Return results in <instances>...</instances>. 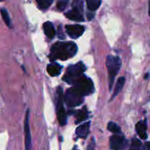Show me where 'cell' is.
<instances>
[{"label": "cell", "instance_id": "cell-1", "mask_svg": "<svg viewBox=\"0 0 150 150\" xmlns=\"http://www.w3.org/2000/svg\"><path fill=\"white\" fill-rule=\"evenodd\" d=\"M77 50V45L73 42H57L51 47L50 59L51 61L68 59L76 55Z\"/></svg>", "mask_w": 150, "mask_h": 150}, {"label": "cell", "instance_id": "cell-2", "mask_svg": "<svg viewBox=\"0 0 150 150\" xmlns=\"http://www.w3.org/2000/svg\"><path fill=\"white\" fill-rule=\"evenodd\" d=\"M86 70V67L82 62H79L68 67L65 76L63 77V80L67 83L74 84L75 82L79 79Z\"/></svg>", "mask_w": 150, "mask_h": 150}, {"label": "cell", "instance_id": "cell-3", "mask_svg": "<svg viewBox=\"0 0 150 150\" xmlns=\"http://www.w3.org/2000/svg\"><path fill=\"white\" fill-rule=\"evenodd\" d=\"M106 66L109 76V88L111 90L116 75L122 66V61L120 57L116 56H108L106 59Z\"/></svg>", "mask_w": 150, "mask_h": 150}, {"label": "cell", "instance_id": "cell-4", "mask_svg": "<svg viewBox=\"0 0 150 150\" xmlns=\"http://www.w3.org/2000/svg\"><path fill=\"white\" fill-rule=\"evenodd\" d=\"M74 87L83 95V97L89 95L94 92V83L89 78L81 76L74 83Z\"/></svg>", "mask_w": 150, "mask_h": 150}, {"label": "cell", "instance_id": "cell-5", "mask_svg": "<svg viewBox=\"0 0 150 150\" xmlns=\"http://www.w3.org/2000/svg\"><path fill=\"white\" fill-rule=\"evenodd\" d=\"M83 96L73 86L65 92L64 100L65 103L70 107L79 106L83 103Z\"/></svg>", "mask_w": 150, "mask_h": 150}, {"label": "cell", "instance_id": "cell-6", "mask_svg": "<svg viewBox=\"0 0 150 150\" xmlns=\"http://www.w3.org/2000/svg\"><path fill=\"white\" fill-rule=\"evenodd\" d=\"M67 18L75 21H83V1L82 0H73L72 3L71 10L65 13Z\"/></svg>", "mask_w": 150, "mask_h": 150}, {"label": "cell", "instance_id": "cell-7", "mask_svg": "<svg viewBox=\"0 0 150 150\" xmlns=\"http://www.w3.org/2000/svg\"><path fill=\"white\" fill-rule=\"evenodd\" d=\"M127 142L124 136L117 133L110 139V147L112 150H125Z\"/></svg>", "mask_w": 150, "mask_h": 150}, {"label": "cell", "instance_id": "cell-8", "mask_svg": "<svg viewBox=\"0 0 150 150\" xmlns=\"http://www.w3.org/2000/svg\"><path fill=\"white\" fill-rule=\"evenodd\" d=\"M65 29L67 35L73 39L79 38V37L83 35L85 31L84 26L79 24L67 25L65 26Z\"/></svg>", "mask_w": 150, "mask_h": 150}, {"label": "cell", "instance_id": "cell-9", "mask_svg": "<svg viewBox=\"0 0 150 150\" xmlns=\"http://www.w3.org/2000/svg\"><path fill=\"white\" fill-rule=\"evenodd\" d=\"M29 110L26 111V117L24 121V133H25V149L26 150L32 149V138H31L30 128L29 125Z\"/></svg>", "mask_w": 150, "mask_h": 150}, {"label": "cell", "instance_id": "cell-10", "mask_svg": "<svg viewBox=\"0 0 150 150\" xmlns=\"http://www.w3.org/2000/svg\"><path fill=\"white\" fill-rule=\"evenodd\" d=\"M89 128H90V122L84 123L79 127H77L76 130V133L78 137L81 139H86L89 133Z\"/></svg>", "mask_w": 150, "mask_h": 150}, {"label": "cell", "instance_id": "cell-11", "mask_svg": "<svg viewBox=\"0 0 150 150\" xmlns=\"http://www.w3.org/2000/svg\"><path fill=\"white\" fill-rule=\"evenodd\" d=\"M146 129H147V125H146V121H140L136 124V130L137 132L138 135L140 136L142 139H147V133H146Z\"/></svg>", "mask_w": 150, "mask_h": 150}, {"label": "cell", "instance_id": "cell-12", "mask_svg": "<svg viewBox=\"0 0 150 150\" xmlns=\"http://www.w3.org/2000/svg\"><path fill=\"white\" fill-rule=\"evenodd\" d=\"M62 66L58 63H51L47 67V72L51 76H57L61 73Z\"/></svg>", "mask_w": 150, "mask_h": 150}, {"label": "cell", "instance_id": "cell-13", "mask_svg": "<svg viewBox=\"0 0 150 150\" xmlns=\"http://www.w3.org/2000/svg\"><path fill=\"white\" fill-rule=\"evenodd\" d=\"M43 30L45 32V35L48 37L50 39H52L54 38L56 35V31L54 29V25L52 24V23L50 21H47L45 23H44L43 24Z\"/></svg>", "mask_w": 150, "mask_h": 150}, {"label": "cell", "instance_id": "cell-14", "mask_svg": "<svg viewBox=\"0 0 150 150\" xmlns=\"http://www.w3.org/2000/svg\"><path fill=\"white\" fill-rule=\"evenodd\" d=\"M63 100H64V95H63L62 89L61 87H59L57 91V99H56L57 111L64 109V107H63Z\"/></svg>", "mask_w": 150, "mask_h": 150}, {"label": "cell", "instance_id": "cell-15", "mask_svg": "<svg viewBox=\"0 0 150 150\" xmlns=\"http://www.w3.org/2000/svg\"><path fill=\"white\" fill-rule=\"evenodd\" d=\"M88 118V111L86 106L83 107L81 110L78 111L77 114L76 115V123L79 124V123L83 122Z\"/></svg>", "mask_w": 150, "mask_h": 150}, {"label": "cell", "instance_id": "cell-16", "mask_svg": "<svg viewBox=\"0 0 150 150\" xmlns=\"http://www.w3.org/2000/svg\"><path fill=\"white\" fill-rule=\"evenodd\" d=\"M125 83V79L124 77H121L117 80V84H116L115 89H114V94H113V97L112 98H114L115 96H117L121 90L122 89L123 86H124Z\"/></svg>", "mask_w": 150, "mask_h": 150}, {"label": "cell", "instance_id": "cell-17", "mask_svg": "<svg viewBox=\"0 0 150 150\" xmlns=\"http://www.w3.org/2000/svg\"><path fill=\"white\" fill-rule=\"evenodd\" d=\"M87 7L91 11H95L101 4V0H86Z\"/></svg>", "mask_w": 150, "mask_h": 150}, {"label": "cell", "instance_id": "cell-18", "mask_svg": "<svg viewBox=\"0 0 150 150\" xmlns=\"http://www.w3.org/2000/svg\"><path fill=\"white\" fill-rule=\"evenodd\" d=\"M67 114H66L64 109L57 111V119H58V121L59 122L60 125H65L66 123H67Z\"/></svg>", "mask_w": 150, "mask_h": 150}, {"label": "cell", "instance_id": "cell-19", "mask_svg": "<svg viewBox=\"0 0 150 150\" xmlns=\"http://www.w3.org/2000/svg\"><path fill=\"white\" fill-rule=\"evenodd\" d=\"M0 12H1V17H2V19L4 21V23H5V24L7 25V26H9V27H10V26H11V21H10V16H9V14L8 13H7V10L4 8H1Z\"/></svg>", "mask_w": 150, "mask_h": 150}, {"label": "cell", "instance_id": "cell-20", "mask_svg": "<svg viewBox=\"0 0 150 150\" xmlns=\"http://www.w3.org/2000/svg\"><path fill=\"white\" fill-rule=\"evenodd\" d=\"M39 7L42 10H46L51 6L54 0H37Z\"/></svg>", "mask_w": 150, "mask_h": 150}, {"label": "cell", "instance_id": "cell-21", "mask_svg": "<svg viewBox=\"0 0 150 150\" xmlns=\"http://www.w3.org/2000/svg\"><path fill=\"white\" fill-rule=\"evenodd\" d=\"M108 130L114 133H121V128L116 123L110 122L108 124Z\"/></svg>", "mask_w": 150, "mask_h": 150}, {"label": "cell", "instance_id": "cell-22", "mask_svg": "<svg viewBox=\"0 0 150 150\" xmlns=\"http://www.w3.org/2000/svg\"><path fill=\"white\" fill-rule=\"evenodd\" d=\"M142 149V142L138 139H133L131 142L130 150H141Z\"/></svg>", "mask_w": 150, "mask_h": 150}, {"label": "cell", "instance_id": "cell-23", "mask_svg": "<svg viewBox=\"0 0 150 150\" xmlns=\"http://www.w3.org/2000/svg\"><path fill=\"white\" fill-rule=\"evenodd\" d=\"M69 0H59V1L57 2V7L60 11H62L64 9L67 7V4H68Z\"/></svg>", "mask_w": 150, "mask_h": 150}, {"label": "cell", "instance_id": "cell-24", "mask_svg": "<svg viewBox=\"0 0 150 150\" xmlns=\"http://www.w3.org/2000/svg\"><path fill=\"white\" fill-rule=\"evenodd\" d=\"M95 139H92V141H91L90 144H89V146H88L87 150H95Z\"/></svg>", "mask_w": 150, "mask_h": 150}, {"label": "cell", "instance_id": "cell-25", "mask_svg": "<svg viewBox=\"0 0 150 150\" xmlns=\"http://www.w3.org/2000/svg\"><path fill=\"white\" fill-rule=\"evenodd\" d=\"M144 150H150V142H146L144 146Z\"/></svg>", "mask_w": 150, "mask_h": 150}, {"label": "cell", "instance_id": "cell-26", "mask_svg": "<svg viewBox=\"0 0 150 150\" xmlns=\"http://www.w3.org/2000/svg\"><path fill=\"white\" fill-rule=\"evenodd\" d=\"M149 14L150 16V3H149Z\"/></svg>", "mask_w": 150, "mask_h": 150}, {"label": "cell", "instance_id": "cell-27", "mask_svg": "<svg viewBox=\"0 0 150 150\" xmlns=\"http://www.w3.org/2000/svg\"><path fill=\"white\" fill-rule=\"evenodd\" d=\"M4 1V0H0V1Z\"/></svg>", "mask_w": 150, "mask_h": 150}]
</instances>
